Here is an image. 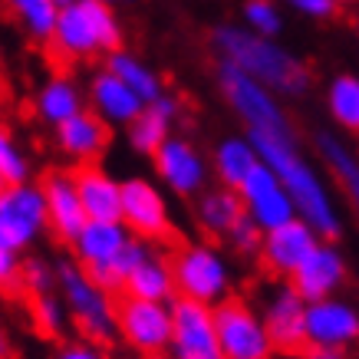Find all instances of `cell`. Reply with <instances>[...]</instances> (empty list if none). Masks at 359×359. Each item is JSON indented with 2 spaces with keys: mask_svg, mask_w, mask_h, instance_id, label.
Listing matches in <instances>:
<instances>
[{
  "mask_svg": "<svg viewBox=\"0 0 359 359\" xmlns=\"http://www.w3.org/2000/svg\"><path fill=\"white\" fill-rule=\"evenodd\" d=\"M346 273L349 267L343 250L333 241H320V248L300 264V271L290 277V283L306 304H320V300H330L339 294V287L346 283Z\"/></svg>",
  "mask_w": 359,
  "mask_h": 359,
  "instance_id": "obj_17",
  "label": "cell"
},
{
  "mask_svg": "<svg viewBox=\"0 0 359 359\" xmlns=\"http://www.w3.org/2000/svg\"><path fill=\"white\" fill-rule=\"evenodd\" d=\"M135 238L122 221H89L79 231V238L73 241V261L93 277V280L109 290V294H122V283L116 277L122 250L129 248V241Z\"/></svg>",
  "mask_w": 359,
  "mask_h": 359,
  "instance_id": "obj_7",
  "label": "cell"
},
{
  "mask_svg": "<svg viewBox=\"0 0 359 359\" xmlns=\"http://www.w3.org/2000/svg\"><path fill=\"white\" fill-rule=\"evenodd\" d=\"M320 234H316L306 221H290L277 231H267L264 234V248H261V261L264 267L277 277H294L300 271V264L320 248Z\"/></svg>",
  "mask_w": 359,
  "mask_h": 359,
  "instance_id": "obj_18",
  "label": "cell"
},
{
  "mask_svg": "<svg viewBox=\"0 0 359 359\" xmlns=\"http://www.w3.org/2000/svg\"><path fill=\"white\" fill-rule=\"evenodd\" d=\"M313 145L323 165L330 168V175L337 178V185L343 188V195L349 198L353 211L359 215V152H353L337 132H316Z\"/></svg>",
  "mask_w": 359,
  "mask_h": 359,
  "instance_id": "obj_27",
  "label": "cell"
},
{
  "mask_svg": "<svg viewBox=\"0 0 359 359\" xmlns=\"http://www.w3.org/2000/svg\"><path fill=\"white\" fill-rule=\"evenodd\" d=\"M53 142L60 149V155H66L69 162L96 165V158L109 145V126L99 119L93 109H86L79 112L76 119H69L60 129H53Z\"/></svg>",
  "mask_w": 359,
  "mask_h": 359,
  "instance_id": "obj_21",
  "label": "cell"
},
{
  "mask_svg": "<svg viewBox=\"0 0 359 359\" xmlns=\"http://www.w3.org/2000/svg\"><path fill=\"white\" fill-rule=\"evenodd\" d=\"M158 359H168V356H158Z\"/></svg>",
  "mask_w": 359,
  "mask_h": 359,
  "instance_id": "obj_46",
  "label": "cell"
},
{
  "mask_svg": "<svg viewBox=\"0 0 359 359\" xmlns=\"http://www.w3.org/2000/svg\"><path fill=\"white\" fill-rule=\"evenodd\" d=\"M359 343V310L343 297L306 306V346L346 349Z\"/></svg>",
  "mask_w": 359,
  "mask_h": 359,
  "instance_id": "obj_16",
  "label": "cell"
},
{
  "mask_svg": "<svg viewBox=\"0 0 359 359\" xmlns=\"http://www.w3.org/2000/svg\"><path fill=\"white\" fill-rule=\"evenodd\" d=\"M306 300L294 290V283L273 287L264 300V327L280 353H297L306 346Z\"/></svg>",
  "mask_w": 359,
  "mask_h": 359,
  "instance_id": "obj_15",
  "label": "cell"
},
{
  "mask_svg": "<svg viewBox=\"0 0 359 359\" xmlns=\"http://www.w3.org/2000/svg\"><path fill=\"white\" fill-rule=\"evenodd\" d=\"M228 244L234 254H241V257H261V248H264V231L254 224V221L244 215V218L234 224V231L228 234Z\"/></svg>",
  "mask_w": 359,
  "mask_h": 359,
  "instance_id": "obj_36",
  "label": "cell"
},
{
  "mask_svg": "<svg viewBox=\"0 0 359 359\" xmlns=\"http://www.w3.org/2000/svg\"><path fill=\"white\" fill-rule=\"evenodd\" d=\"M13 356V346H11V337H7V330L0 327V359H11Z\"/></svg>",
  "mask_w": 359,
  "mask_h": 359,
  "instance_id": "obj_41",
  "label": "cell"
},
{
  "mask_svg": "<svg viewBox=\"0 0 359 359\" xmlns=\"http://www.w3.org/2000/svg\"><path fill=\"white\" fill-rule=\"evenodd\" d=\"M122 297H135V300H149V304H175L178 300V287H175L172 257H165L162 250L152 248V254L129 277Z\"/></svg>",
  "mask_w": 359,
  "mask_h": 359,
  "instance_id": "obj_26",
  "label": "cell"
},
{
  "mask_svg": "<svg viewBox=\"0 0 359 359\" xmlns=\"http://www.w3.org/2000/svg\"><path fill=\"white\" fill-rule=\"evenodd\" d=\"M218 89L221 99L231 106V112L238 116V122L244 126V132H273L294 126L287 109H283L280 96H273L267 86H261L257 79H250L248 73H241L238 66L218 60Z\"/></svg>",
  "mask_w": 359,
  "mask_h": 359,
  "instance_id": "obj_6",
  "label": "cell"
},
{
  "mask_svg": "<svg viewBox=\"0 0 359 359\" xmlns=\"http://www.w3.org/2000/svg\"><path fill=\"white\" fill-rule=\"evenodd\" d=\"M211 46L218 50L224 63L238 66L241 73L257 79L273 96L297 99L310 89V69L297 53H290L283 43L250 33L241 23H221L211 30Z\"/></svg>",
  "mask_w": 359,
  "mask_h": 359,
  "instance_id": "obj_2",
  "label": "cell"
},
{
  "mask_svg": "<svg viewBox=\"0 0 359 359\" xmlns=\"http://www.w3.org/2000/svg\"><path fill=\"white\" fill-rule=\"evenodd\" d=\"M283 7H290V11L306 17V20H330L339 4L337 0H283Z\"/></svg>",
  "mask_w": 359,
  "mask_h": 359,
  "instance_id": "obj_38",
  "label": "cell"
},
{
  "mask_svg": "<svg viewBox=\"0 0 359 359\" xmlns=\"http://www.w3.org/2000/svg\"><path fill=\"white\" fill-rule=\"evenodd\" d=\"M116 323H119V339L142 356L158 359L172 349V304H149V300L122 297Z\"/></svg>",
  "mask_w": 359,
  "mask_h": 359,
  "instance_id": "obj_9",
  "label": "cell"
},
{
  "mask_svg": "<svg viewBox=\"0 0 359 359\" xmlns=\"http://www.w3.org/2000/svg\"><path fill=\"white\" fill-rule=\"evenodd\" d=\"M86 99H89V109L96 112L106 126H126V129L149 109V106H145L116 73H109L106 66H102L99 73H93Z\"/></svg>",
  "mask_w": 359,
  "mask_h": 359,
  "instance_id": "obj_20",
  "label": "cell"
},
{
  "mask_svg": "<svg viewBox=\"0 0 359 359\" xmlns=\"http://www.w3.org/2000/svg\"><path fill=\"white\" fill-rule=\"evenodd\" d=\"M304 359H346V349H327V346H306Z\"/></svg>",
  "mask_w": 359,
  "mask_h": 359,
  "instance_id": "obj_40",
  "label": "cell"
},
{
  "mask_svg": "<svg viewBox=\"0 0 359 359\" xmlns=\"http://www.w3.org/2000/svg\"><path fill=\"white\" fill-rule=\"evenodd\" d=\"M241 27H248L257 36L277 40L283 30V13L277 7V0H244V7H241Z\"/></svg>",
  "mask_w": 359,
  "mask_h": 359,
  "instance_id": "obj_33",
  "label": "cell"
},
{
  "mask_svg": "<svg viewBox=\"0 0 359 359\" xmlns=\"http://www.w3.org/2000/svg\"><path fill=\"white\" fill-rule=\"evenodd\" d=\"M30 172H33L30 155L23 152V145L17 142V135L11 129L0 126V178L7 185H27Z\"/></svg>",
  "mask_w": 359,
  "mask_h": 359,
  "instance_id": "obj_32",
  "label": "cell"
},
{
  "mask_svg": "<svg viewBox=\"0 0 359 359\" xmlns=\"http://www.w3.org/2000/svg\"><path fill=\"white\" fill-rule=\"evenodd\" d=\"M20 273H23L20 254L0 244V290H4V294H17V290H23Z\"/></svg>",
  "mask_w": 359,
  "mask_h": 359,
  "instance_id": "obj_37",
  "label": "cell"
},
{
  "mask_svg": "<svg viewBox=\"0 0 359 359\" xmlns=\"http://www.w3.org/2000/svg\"><path fill=\"white\" fill-rule=\"evenodd\" d=\"M215 323H218V339L224 359H273L271 333L264 327V316L244 300H224L215 306Z\"/></svg>",
  "mask_w": 359,
  "mask_h": 359,
  "instance_id": "obj_10",
  "label": "cell"
},
{
  "mask_svg": "<svg viewBox=\"0 0 359 359\" xmlns=\"http://www.w3.org/2000/svg\"><path fill=\"white\" fill-rule=\"evenodd\" d=\"M337 4H353V0H337Z\"/></svg>",
  "mask_w": 359,
  "mask_h": 359,
  "instance_id": "obj_45",
  "label": "cell"
},
{
  "mask_svg": "<svg viewBox=\"0 0 359 359\" xmlns=\"http://www.w3.org/2000/svg\"><path fill=\"white\" fill-rule=\"evenodd\" d=\"M106 69L109 73H116V76L126 83V86L135 93V96L145 102V106H152L155 99L165 96V86H162V76L155 73L152 66L145 63L142 56L129 53L126 46L122 50H116L112 56H106Z\"/></svg>",
  "mask_w": 359,
  "mask_h": 359,
  "instance_id": "obj_29",
  "label": "cell"
},
{
  "mask_svg": "<svg viewBox=\"0 0 359 359\" xmlns=\"http://www.w3.org/2000/svg\"><path fill=\"white\" fill-rule=\"evenodd\" d=\"M53 359H106V353L99 343H89V339H66L56 346Z\"/></svg>",
  "mask_w": 359,
  "mask_h": 359,
  "instance_id": "obj_39",
  "label": "cell"
},
{
  "mask_svg": "<svg viewBox=\"0 0 359 359\" xmlns=\"http://www.w3.org/2000/svg\"><path fill=\"white\" fill-rule=\"evenodd\" d=\"M152 168L158 185L168 188L178 198H201L208 191L211 162H208L195 142L185 135H172L162 149L152 155Z\"/></svg>",
  "mask_w": 359,
  "mask_h": 359,
  "instance_id": "obj_11",
  "label": "cell"
},
{
  "mask_svg": "<svg viewBox=\"0 0 359 359\" xmlns=\"http://www.w3.org/2000/svg\"><path fill=\"white\" fill-rule=\"evenodd\" d=\"M99 4H106V7H119V4H132V0H99Z\"/></svg>",
  "mask_w": 359,
  "mask_h": 359,
  "instance_id": "obj_42",
  "label": "cell"
},
{
  "mask_svg": "<svg viewBox=\"0 0 359 359\" xmlns=\"http://www.w3.org/2000/svg\"><path fill=\"white\" fill-rule=\"evenodd\" d=\"M327 112L343 132L359 135V76L356 73H339L327 86Z\"/></svg>",
  "mask_w": 359,
  "mask_h": 359,
  "instance_id": "obj_31",
  "label": "cell"
},
{
  "mask_svg": "<svg viewBox=\"0 0 359 359\" xmlns=\"http://www.w3.org/2000/svg\"><path fill=\"white\" fill-rule=\"evenodd\" d=\"M20 283L30 297L53 294L56 290V264H50L46 257H23Z\"/></svg>",
  "mask_w": 359,
  "mask_h": 359,
  "instance_id": "obj_35",
  "label": "cell"
},
{
  "mask_svg": "<svg viewBox=\"0 0 359 359\" xmlns=\"http://www.w3.org/2000/svg\"><path fill=\"white\" fill-rule=\"evenodd\" d=\"M4 188H7V182H4V178H0V191H4Z\"/></svg>",
  "mask_w": 359,
  "mask_h": 359,
  "instance_id": "obj_44",
  "label": "cell"
},
{
  "mask_svg": "<svg viewBox=\"0 0 359 359\" xmlns=\"http://www.w3.org/2000/svg\"><path fill=\"white\" fill-rule=\"evenodd\" d=\"M89 109V99L83 93L73 76H66V73H56V76H46V83L36 89V96H33V112H36V119L46 122L50 129H60L63 122L76 119L79 112Z\"/></svg>",
  "mask_w": 359,
  "mask_h": 359,
  "instance_id": "obj_23",
  "label": "cell"
},
{
  "mask_svg": "<svg viewBox=\"0 0 359 359\" xmlns=\"http://www.w3.org/2000/svg\"><path fill=\"white\" fill-rule=\"evenodd\" d=\"M73 178L89 221H122V178L109 175L99 162L79 165Z\"/></svg>",
  "mask_w": 359,
  "mask_h": 359,
  "instance_id": "obj_22",
  "label": "cell"
},
{
  "mask_svg": "<svg viewBox=\"0 0 359 359\" xmlns=\"http://www.w3.org/2000/svg\"><path fill=\"white\" fill-rule=\"evenodd\" d=\"M244 135L254 142L261 162L267 168H273L277 178L283 182V188L290 191L297 205V218L306 221L323 241L337 238L343 231V215L337 208V198L330 191L327 178L320 175V168L300 152L294 126L273 132H244Z\"/></svg>",
  "mask_w": 359,
  "mask_h": 359,
  "instance_id": "obj_1",
  "label": "cell"
},
{
  "mask_svg": "<svg viewBox=\"0 0 359 359\" xmlns=\"http://www.w3.org/2000/svg\"><path fill=\"white\" fill-rule=\"evenodd\" d=\"M238 195H241V201H244L248 218L254 221L264 234L297 221V205H294V198H290V191L283 188L277 172L267 168L264 162L257 165L254 175L238 188Z\"/></svg>",
  "mask_w": 359,
  "mask_h": 359,
  "instance_id": "obj_14",
  "label": "cell"
},
{
  "mask_svg": "<svg viewBox=\"0 0 359 359\" xmlns=\"http://www.w3.org/2000/svg\"><path fill=\"white\" fill-rule=\"evenodd\" d=\"M122 20L116 7L99 0H76L60 11V23L53 33V50L63 60H89V56H112L122 50Z\"/></svg>",
  "mask_w": 359,
  "mask_h": 359,
  "instance_id": "obj_3",
  "label": "cell"
},
{
  "mask_svg": "<svg viewBox=\"0 0 359 359\" xmlns=\"http://www.w3.org/2000/svg\"><path fill=\"white\" fill-rule=\"evenodd\" d=\"M50 231L43 185H7L0 191V244L23 254Z\"/></svg>",
  "mask_w": 359,
  "mask_h": 359,
  "instance_id": "obj_8",
  "label": "cell"
},
{
  "mask_svg": "<svg viewBox=\"0 0 359 359\" xmlns=\"http://www.w3.org/2000/svg\"><path fill=\"white\" fill-rule=\"evenodd\" d=\"M244 215H248V211H244L241 195L231 191V188H221V185L208 188L195 205L198 228L205 231V234H215V238H228L231 231H234V224H238Z\"/></svg>",
  "mask_w": 359,
  "mask_h": 359,
  "instance_id": "obj_28",
  "label": "cell"
},
{
  "mask_svg": "<svg viewBox=\"0 0 359 359\" xmlns=\"http://www.w3.org/2000/svg\"><path fill=\"white\" fill-rule=\"evenodd\" d=\"M7 11L17 17V23L23 27V33L30 40H40V43H50L56 33V23H60V4L56 0H4Z\"/></svg>",
  "mask_w": 359,
  "mask_h": 359,
  "instance_id": "obj_30",
  "label": "cell"
},
{
  "mask_svg": "<svg viewBox=\"0 0 359 359\" xmlns=\"http://www.w3.org/2000/svg\"><path fill=\"white\" fill-rule=\"evenodd\" d=\"M172 273L175 287L182 300H195L205 306H221L224 300H231V273L228 257L221 254L215 244H185L172 254Z\"/></svg>",
  "mask_w": 359,
  "mask_h": 359,
  "instance_id": "obj_5",
  "label": "cell"
},
{
  "mask_svg": "<svg viewBox=\"0 0 359 359\" xmlns=\"http://www.w3.org/2000/svg\"><path fill=\"white\" fill-rule=\"evenodd\" d=\"M280 359H304V356H300V353H283Z\"/></svg>",
  "mask_w": 359,
  "mask_h": 359,
  "instance_id": "obj_43",
  "label": "cell"
},
{
  "mask_svg": "<svg viewBox=\"0 0 359 359\" xmlns=\"http://www.w3.org/2000/svg\"><path fill=\"white\" fill-rule=\"evenodd\" d=\"M30 320L43 337H63L66 323H69V310H66V304H63V297L60 294L33 297L30 300Z\"/></svg>",
  "mask_w": 359,
  "mask_h": 359,
  "instance_id": "obj_34",
  "label": "cell"
},
{
  "mask_svg": "<svg viewBox=\"0 0 359 359\" xmlns=\"http://www.w3.org/2000/svg\"><path fill=\"white\" fill-rule=\"evenodd\" d=\"M172 349L168 359H224L215 323V306L195 304V300H175L172 304Z\"/></svg>",
  "mask_w": 359,
  "mask_h": 359,
  "instance_id": "obj_13",
  "label": "cell"
},
{
  "mask_svg": "<svg viewBox=\"0 0 359 359\" xmlns=\"http://www.w3.org/2000/svg\"><path fill=\"white\" fill-rule=\"evenodd\" d=\"M175 119H178V99L165 93L162 99H155L152 106L126 129L129 149L139 155H155L165 142L172 139V122Z\"/></svg>",
  "mask_w": 359,
  "mask_h": 359,
  "instance_id": "obj_24",
  "label": "cell"
},
{
  "mask_svg": "<svg viewBox=\"0 0 359 359\" xmlns=\"http://www.w3.org/2000/svg\"><path fill=\"white\" fill-rule=\"evenodd\" d=\"M122 224L142 241H158L172 228L165 188L149 175L122 178Z\"/></svg>",
  "mask_w": 359,
  "mask_h": 359,
  "instance_id": "obj_12",
  "label": "cell"
},
{
  "mask_svg": "<svg viewBox=\"0 0 359 359\" xmlns=\"http://www.w3.org/2000/svg\"><path fill=\"white\" fill-rule=\"evenodd\" d=\"M43 195H46V215H50V231L63 244L73 248L79 231L89 224L73 172H50L43 178Z\"/></svg>",
  "mask_w": 359,
  "mask_h": 359,
  "instance_id": "obj_19",
  "label": "cell"
},
{
  "mask_svg": "<svg viewBox=\"0 0 359 359\" xmlns=\"http://www.w3.org/2000/svg\"><path fill=\"white\" fill-rule=\"evenodd\" d=\"M257 165H261V155L248 135H224L211 152V175L221 182V188H231V191H238Z\"/></svg>",
  "mask_w": 359,
  "mask_h": 359,
  "instance_id": "obj_25",
  "label": "cell"
},
{
  "mask_svg": "<svg viewBox=\"0 0 359 359\" xmlns=\"http://www.w3.org/2000/svg\"><path fill=\"white\" fill-rule=\"evenodd\" d=\"M56 290L83 339L99 343V346L109 339H119V323H116L119 300H112L109 290H102L76 261L56 264Z\"/></svg>",
  "mask_w": 359,
  "mask_h": 359,
  "instance_id": "obj_4",
  "label": "cell"
}]
</instances>
